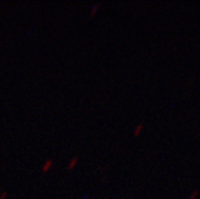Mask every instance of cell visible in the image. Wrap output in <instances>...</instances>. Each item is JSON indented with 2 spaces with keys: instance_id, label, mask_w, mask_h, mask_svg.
<instances>
[{
  "instance_id": "6da1fadb",
  "label": "cell",
  "mask_w": 200,
  "mask_h": 199,
  "mask_svg": "<svg viewBox=\"0 0 200 199\" xmlns=\"http://www.w3.org/2000/svg\"><path fill=\"white\" fill-rule=\"evenodd\" d=\"M199 194V191L198 190H195L192 194H191V196H190V199H195L196 197H197V195Z\"/></svg>"
}]
</instances>
